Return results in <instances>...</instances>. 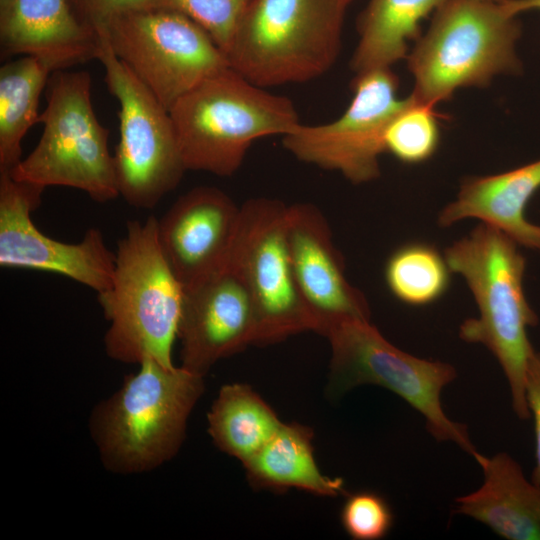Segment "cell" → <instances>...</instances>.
<instances>
[{
  "label": "cell",
  "mask_w": 540,
  "mask_h": 540,
  "mask_svg": "<svg viewBox=\"0 0 540 540\" xmlns=\"http://www.w3.org/2000/svg\"><path fill=\"white\" fill-rule=\"evenodd\" d=\"M451 272L466 281L478 316L465 320L459 336L485 346L499 362L509 384L512 408L531 416L525 393L528 363L535 351L528 328L537 324L523 289L526 261L519 245L499 229L480 223L446 248Z\"/></svg>",
  "instance_id": "obj_1"
},
{
  "label": "cell",
  "mask_w": 540,
  "mask_h": 540,
  "mask_svg": "<svg viewBox=\"0 0 540 540\" xmlns=\"http://www.w3.org/2000/svg\"><path fill=\"white\" fill-rule=\"evenodd\" d=\"M92 410L89 428L104 467L117 474L151 471L171 460L185 439L204 377L146 359Z\"/></svg>",
  "instance_id": "obj_2"
},
{
  "label": "cell",
  "mask_w": 540,
  "mask_h": 540,
  "mask_svg": "<svg viewBox=\"0 0 540 540\" xmlns=\"http://www.w3.org/2000/svg\"><path fill=\"white\" fill-rule=\"evenodd\" d=\"M109 328L107 355L119 362L146 359L174 366L184 288L169 266L158 238V220L127 223L119 240L111 286L97 294Z\"/></svg>",
  "instance_id": "obj_3"
},
{
  "label": "cell",
  "mask_w": 540,
  "mask_h": 540,
  "mask_svg": "<svg viewBox=\"0 0 540 540\" xmlns=\"http://www.w3.org/2000/svg\"><path fill=\"white\" fill-rule=\"evenodd\" d=\"M186 170L230 176L252 144L282 137L299 123L291 99L272 94L227 67L208 77L170 108Z\"/></svg>",
  "instance_id": "obj_4"
},
{
  "label": "cell",
  "mask_w": 540,
  "mask_h": 540,
  "mask_svg": "<svg viewBox=\"0 0 540 540\" xmlns=\"http://www.w3.org/2000/svg\"><path fill=\"white\" fill-rule=\"evenodd\" d=\"M517 15L504 3L448 0L407 56L414 78L411 95L436 106L465 87L487 86L501 74H517Z\"/></svg>",
  "instance_id": "obj_5"
},
{
  "label": "cell",
  "mask_w": 540,
  "mask_h": 540,
  "mask_svg": "<svg viewBox=\"0 0 540 540\" xmlns=\"http://www.w3.org/2000/svg\"><path fill=\"white\" fill-rule=\"evenodd\" d=\"M352 0H252L225 52L229 66L263 87L304 83L335 63Z\"/></svg>",
  "instance_id": "obj_6"
},
{
  "label": "cell",
  "mask_w": 540,
  "mask_h": 540,
  "mask_svg": "<svg viewBox=\"0 0 540 540\" xmlns=\"http://www.w3.org/2000/svg\"><path fill=\"white\" fill-rule=\"evenodd\" d=\"M91 85L86 71L52 73L47 106L38 119L42 135L31 153L9 171L14 179L44 188L78 189L101 203L119 196L109 131L94 112Z\"/></svg>",
  "instance_id": "obj_7"
},
{
  "label": "cell",
  "mask_w": 540,
  "mask_h": 540,
  "mask_svg": "<svg viewBox=\"0 0 540 540\" xmlns=\"http://www.w3.org/2000/svg\"><path fill=\"white\" fill-rule=\"evenodd\" d=\"M331 348L329 393L377 385L401 397L424 418L438 441H450L475 458L479 453L464 424L443 410L441 393L456 377L445 362L418 358L391 344L368 319L346 318L324 334Z\"/></svg>",
  "instance_id": "obj_8"
},
{
  "label": "cell",
  "mask_w": 540,
  "mask_h": 540,
  "mask_svg": "<svg viewBox=\"0 0 540 540\" xmlns=\"http://www.w3.org/2000/svg\"><path fill=\"white\" fill-rule=\"evenodd\" d=\"M97 59L109 92L119 103L114 168L119 196L152 209L181 181L184 166L169 111L100 38Z\"/></svg>",
  "instance_id": "obj_9"
},
{
  "label": "cell",
  "mask_w": 540,
  "mask_h": 540,
  "mask_svg": "<svg viewBox=\"0 0 540 540\" xmlns=\"http://www.w3.org/2000/svg\"><path fill=\"white\" fill-rule=\"evenodd\" d=\"M105 38L117 58L169 111L208 77L230 67L213 39L187 16L147 8L115 18Z\"/></svg>",
  "instance_id": "obj_10"
},
{
  "label": "cell",
  "mask_w": 540,
  "mask_h": 540,
  "mask_svg": "<svg viewBox=\"0 0 540 540\" xmlns=\"http://www.w3.org/2000/svg\"><path fill=\"white\" fill-rule=\"evenodd\" d=\"M287 205L253 198L240 206L230 255L244 276L252 298L255 343H277L315 323L304 304L292 271L286 240Z\"/></svg>",
  "instance_id": "obj_11"
},
{
  "label": "cell",
  "mask_w": 540,
  "mask_h": 540,
  "mask_svg": "<svg viewBox=\"0 0 540 540\" xmlns=\"http://www.w3.org/2000/svg\"><path fill=\"white\" fill-rule=\"evenodd\" d=\"M356 76L352 100L337 119L315 125L300 122L282 142L298 160L362 184L379 177V156L386 152L385 134L405 98L397 95L398 79L391 68Z\"/></svg>",
  "instance_id": "obj_12"
},
{
  "label": "cell",
  "mask_w": 540,
  "mask_h": 540,
  "mask_svg": "<svg viewBox=\"0 0 540 540\" xmlns=\"http://www.w3.org/2000/svg\"><path fill=\"white\" fill-rule=\"evenodd\" d=\"M44 187L0 172V265L62 274L100 294L112 283L115 253L102 232L88 229L78 243L46 236L31 213L40 205Z\"/></svg>",
  "instance_id": "obj_13"
},
{
  "label": "cell",
  "mask_w": 540,
  "mask_h": 540,
  "mask_svg": "<svg viewBox=\"0 0 540 540\" xmlns=\"http://www.w3.org/2000/svg\"><path fill=\"white\" fill-rule=\"evenodd\" d=\"M255 335L250 291L229 251L221 268L184 288L177 332L181 366L204 377L219 360L254 344Z\"/></svg>",
  "instance_id": "obj_14"
},
{
  "label": "cell",
  "mask_w": 540,
  "mask_h": 540,
  "mask_svg": "<svg viewBox=\"0 0 540 540\" xmlns=\"http://www.w3.org/2000/svg\"><path fill=\"white\" fill-rule=\"evenodd\" d=\"M286 240L299 294L323 335L346 318L370 320L362 292L351 285L325 216L314 205H287Z\"/></svg>",
  "instance_id": "obj_15"
},
{
  "label": "cell",
  "mask_w": 540,
  "mask_h": 540,
  "mask_svg": "<svg viewBox=\"0 0 540 540\" xmlns=\"http://www.w3.org/2000/svg\"><path fill=\"white\" fill-rule=\"evenodd\" d=\"M240 207L222 190L196 187L179 197L158 220V238L173 273L188 287L227 260Z\"/></svg>",
  "instance_id": "obj_16"
},
{
  "label": "cell",
  "mask_w": 540,
  "mask_h": 540,
  "mask_svg": "<svg viewBox=\"0 0 540 540\" xmlns=\"http://www.w3.org/2000/svg\"><path fill=\"white\" fill-rule=\"evenodd\" d=\"M1 56H33L54 72L97 59L100 41L71 0H0Z\"/></svg>",
  "instance_id": "obj_17"
},
{
  "label": "cell",
  "mask_w": 540,
  "mask_h": 540,
  "mask_svg": "<svg viewBox=\"0 0 540 540\" xmlns=\"http://www.w3.org/2000/svg\"><path fill=\"white\" fill-rule=\"evenodd\" d=\"M540 189V159L516 169L465 179L454 201L438 216L449 227L474 218L495 227L519 246L540 250V226L525 217V208Z\"/></svg>",
  "instance_id": "obj_18"
},
{
  "label": "cell",
  "mask_w": 540,
  "mask_h": 540,
  "mask_svg": "<svg viewBox=\"0 0 540 540\" xmlns=\"http://www.w3.org/2000/svg\"><path fill=\"white\" fill-rule=\"evenodd\" d=\"M483 470L480 488L456 498V512L509 540H540V489L507 453L474 458Z\"/></svg>",
  "instance_id": "obj_19"
},
{
  "label": "cell",
  "mask_w": 540,
  "mask_h": 540,
  "mask_svg": "<svg viewBox=\"0 0 540 540\" xmlns=\"http://www.w3.org/2000/svg\"><path fill=\"white\" fill-rule=\"evenodd\" d=\"M312 430L298 423H282L271 439L243 463L254 488H297L319 496L336 497L344 492L341 478L322 473L314 458Z\"/></svg>",
  "instance_id": "obj_20"
},
{
  "label": "cell",
  "mask_w": 540,
  "mask_h": 540,
  "mask_svg": "<svg viewBox=\"0 0 540 540\" xmlns=\"http://www.w3.org/2000/svg\"><path fill=\"white\" fill-rule=\"evenodd\" d=\"M448 0H369L359 22L351 67L356 74L391 68L407 58L408 43L419 38L420 23Z\"/></svg>",
  "instance_id": "obj_21"
},
{
  "label": "cell",
  "mask_w": 540,
  "mask_h": 540,
  "mask_svg": "<svg viewBox=\"0 0 540 540\" xmlns=\"http://www.w3.org/2000/svg\"><path fill=\"white\" fill-rule=\"evenodd\" d=\"M208 433L215 446L243 464L276 433L283 422L250 386L224 385L208 412Z\"/></svg>",
  "instance_id": "obj_22"
},
{
  "label": "cell",
  "mask_w": 540,
  "mask_h": 540,
  "mask_svg": "<svg viewBox=\"0 0 540 540\" xmlns=\"http://www.w3.org/2000/svg\"><path fill=\"white\" fill-rule=\"evenodd\" d=\"M51 68L33 56L6 62L0 68V172L11 171L22 159L21 143L38 123L39 99Z\"/></svg>",
  "instance_id": "obj_23"
},
{
  "label": "cell",
  "mask_w": 540,
  "mask_h": 540,
  "mask_svg": "<svg viewBox=\"0 0 540 540\" xmlns=\"http://www.w3.org/2000/svg\"><path fill=\"white\" fill-rule=\"evenodd\" d=\"M450 269L439 252L421 243L405 245L395 251L385 268V278L392 294L414 306L430 304L447 291Z\"/></svg>",
  "instance_id": "obj_24"
},
{
  "label": "cell",
  "mask_w": 540,
  "mask_h": 540,
  "mask_svg": "<svg viewBox=\"0 0 540 540\" xmlns=\"http://www.w3.org/2000/svg\"><path fill=\"white\" fill-rule=\"evenodd\" d=\"M440 143V126L435 106L416 100L411 94L394 115L385 134V151L406 164L431 158Z\"/></svg>",
  "instance_id": "obj_25"
},
{
  "label": "cell",
  "mask_w": 540,
  "mask_h": 540,
  "mask_svg": "<svg viewBox=\"0 0 540 540\" xmlns=\"http://www.w3.org/2000/svg\"><path fill=\"white\" fill-rule=\"evenodd\" d=\"M252 0H155L153 8L179 12L199 25L225 54Z\"/></svg>",
  "instance_id": "obj_26"
},
{
  "label": "cell",
  "mask_w": 540,
  "mask_h": 540,
  "mask_svg": "<svg viewBox=\"0 0 540 540\" xmlns=\"http://www.w3.org/2000/svg\"><path fill=\"white\" fill-rule=\"evenodd\" d=\"M341 523L354 539L377 540L383 538L391 529L393 514L380 495L358 492L345 501L341 511Z\"/></svg>",
  "instance_id": "obj_27"
},
{
  "label": "cell",
  "mask_w": 540,
  "mask_h": 540,
  "mask_svg": "<svg viewBox=\"0 0 540 540\" xmlns=\"http://www.w3.org/2000/svg\"><path fill=\"white\" fill-rule=\"evenodd\" d=\"M71 2L77 15L99 38L115 18L131 11L153 8L155 0H71Z\"/></svg>",
  "instance_id": "obj_28"
},
{
  "label": "cell",
  "mask_w": 540,
  "mask_h": 540,
  "mask_svg": "<svg viewBox=\"0 0 540 540\" xmlns=\"http://www.w3.org/2000/svg\"><path fill=\"white\" fill-rule=\"evenodd\" d=\"M526 400L534 418L535 467L532 482L540 489V353L534 351L530 357L525 380Z\"/></svg>",
  "instance_id": "obj_29"
},
{
  "label": "cell",
  "mask_w": 540,
  "mask_h": 540,
  "mask_svg": "<svg viewBox=\"0 0 540 540\" xmlns=\"http://www.w3.org/2000/svg\"><path fill=\"white\" fill-rule=\"evenodd\" d=\"M504 4L512 14L517 16L523 12H540V0H508Z\"/></svg>",
  "instance_id": "obj_30"
},
{
  "label": "cell",
  "mask_w": 540,
  "mask_h": 540,
  "mask_svg": "<svg viewBox=\"0 0 540 540\" xmlns=\"http://www.w3.org/2000/svg\"><path fill=\"white\" fill-rule=\"evenodd\" d=\"M483 1L496 2V3H505L508 0H483Z\"/></svg>",
  "instance_id": "obj_31"
}]
</instances>
